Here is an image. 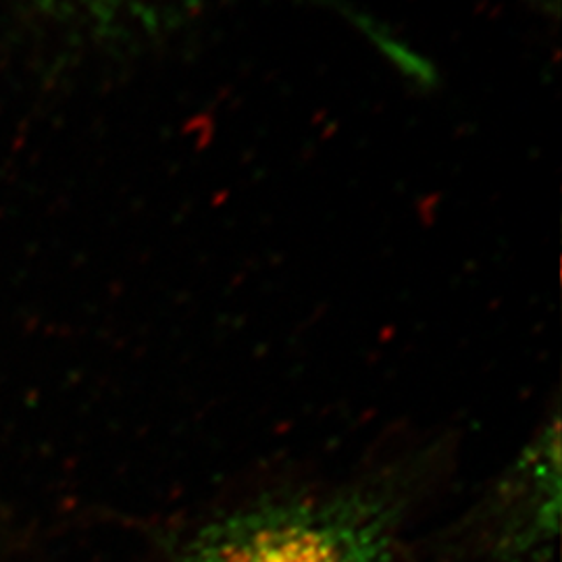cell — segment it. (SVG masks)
<instances>
[{
    "instance_id": "cell-1",
    "label": "cell",
    "mask_w": 562,
    "mask_h": 562,
    "mask_svg": "<svg viewBox=\"0 0 562 562\" xmlns=\"http://www.w3.org/2000/svg\"><path fill=\"white\" fill-rule=\"evenodd\" d=\"M398 522L371 492L252 504L202 527L178 562H401Z\"/></svg>"
},
{
    "instance_id": "cell-2",
    "label": "cell",
    "mask_w": 562,
    "mask_h": 562,
    "mask_svg": "<svg viewBox=\"0 0 562 562\" xmlns=\"http://www.w3.org/2000/svg\"><path fill=\"white\" fill-rule=\"evenodd\" d=\"M69 2H74V0H69ZM80 2H92V0H80ZM99 2V0H97Z\"/></svg>"
}]
</instances>
